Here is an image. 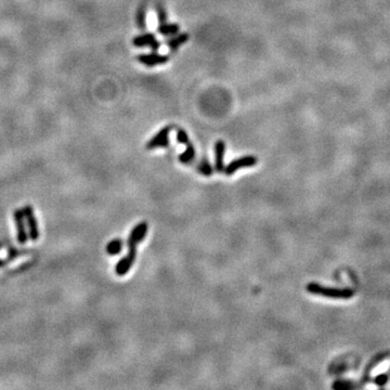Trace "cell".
I'll return each instance as SVG.
<instances>
[{
    "mask_svg": "<svg viewBox=\"0 0 390 390\" xmlns=\"http://www.w3.org/2000/svg\"><path fill=\"white\" fill-rule=\"evenodd\" d=\"M1 247H2V244H0V248H1Z\"/></svg>",
    "mask_w": 390,
    "mask_h": 390,
    "instance_id": "21",
    "label": "cell"
},
{
    "mask_svg": "<svg viewBox=\"0 0 390 390\" xmlns=\"http://www.w3.org/2000/svg\"><path fill=\"white\" fill-rule=\"evenodd\" d=\"M186 149L184 153H181L179 155V161L182 164H189L192 161L194 160L195 157V149L194 145L192 144V142L186 143Z\"/></svg>",
    "mask_w": 390,
    "mask_h": 390,
    "instance_id": "13",
    "label": "cell"
},
{
    "mask_svg": "<svg viewBox=\"0 0 390 390\" xmlns=\"http://www.w3.org/2000/svg\"><path fill=\"white\" fill-rule=\"evenodd\" d=\"M147 232V224L146 222H140L130 232L129 238H128V247H137V245L141 243L143 239L145 238Z\"/></svg>",
    "mask_w": 390,
    "mask_h": 390,
    "instance_id": "7",
    "label": "cell"
},
{
    "mask_svg": "<svg viewBox=\"0 0 390 390\" xmlns=\"http://www.w3.org/2000/svg\"><path fill=\"white\" fill-rule=\"evenodd\" d=\"M197 169H199V171L201 172V174L204 175V176H211V175H213V167H211V165L209 164V162L206 161V160H203L200 163L199 167H197Z\"/></svg>",
    "mask_w": 390,
    "mask_h": 390,
    "instance_id": "16",
    "label": "cell"
},
{
    "mask_svg": "<svg viewBox=\"0 0 390 390\" xmlns=\"http://www.w3.org/2000/svg\"><path fill=\"white\" fill-rule=\"evenodd\" d=\"M136 21H137L138 28L141 29V31H144L146 27V11H145L144 7H140L139 9H138Z\"/></svg>",
    "mask_w": 390,
    "mask_h": 390,
    "instance_id": "15",
    "label": "cell"
},
{
    "mask_svg": "<svg viewBox=\"0 0 390 390\" xmlns=\"http://www.w3.org/2000/svg\"><path fill=\"white\" fill-rule=\"evenodd\" d=\"M179 31H180V27L177 23H168V22L160 24L159 28H157V32L164 36L176 35L177 33H179Z\"/></svg>",
    "mask_w": 390,
    "mask_h": 390,
    "instance_id": "12",
    "label": "cell"
},
{
    "mask_svg": "<svg viewBox=\"0 0 390 390\" xmlns=\"http://www.w3.org/2000/svg\"><path fill=\"white\" fill-rule=\"evenodd\" d=\"M24 218H25V216H24L23 210L17 209L14 211V221H16L18 231V241L21 244H25L28 240L25 225H24Z\"/></svg>",
    "mask_w": 390,
    "mask_h": 390,
    "instance_id": "9",
    "label": "cell"
},
{
    "mask_svg": "<svg viewBox=\"0 0 390 390\" xmlns=\"http://www.w3.org/2000/svg\"><path fill=\"white\" fill-rule=\"evenodd\" d=\"M24 216H25L27 225H28V230H29V238L33 241H37L39 238V230H38V224L36 220V217L34 215L33 208L31 206H25L24 207Z\"/></svg>",
    "mask_w": 390,
    "mask_h": 390,
    "instance_id": "8",
    "label": "cell"
},
{
    "mask_svg": "<svg viewBox=\"0 0 390 390\" xmlns=\"http://www.w3.org/2000/svg\"><path fill=\"white\" fill-rule=\"evenodd\" d=\"M387 381H388L387 375L382 374V375H378V376L375 378V384L378 385V386H384V385L387 383Z\"/></svg>",
    "mask_w": 390,
    "mask_h": 390,
    "instance_id": "19",
    "label": "cell"
},
{
    "mask_svg": "<svg viewBox=\"0 0 390 390\" xmlns=\"http://www.w3.org/2000/svg\"><path fill=\"white\" fill-rule=\"evenodd\" d=\"M137 60L142 65L147 67H153L157 65H162V64H166L169 61L168 56H162L159 53H151V54H139L137 57Z\"/></svg>",
    "mask_w": 390,
    "mask_h": 390,
    "instance_id": "6",
    "label": "cell"
},
{
    "mask_svg": "<svg viewBox=\"0 0 390 390\" xmlns=\"http://www.w3.org/2000/svg\"><path fill=\"white\" fill-rule=\"evenodd\" d=\"M351 387V385L347 384L346 382H335L333 385L334 389H347Z\"/></svg>",
    "mask_w": 390,
    "mask_h": 390,
    "instance_id": "20",
    "label": "cell"
},
{
    "mask_svg": "<svg viewBox=\"0 0 390 390\" xmlns=\"http://www.w3.org/2000/svg\"><path fill=\"white\" fill-rule=\"evenodd\" d=\"M133 46L137 48L149 47L153 52H156L161 48V41H157L153 33H145L132 39Z\"/></svg>",
    "mask_w": 390,
    "mask_h": 390,
    "instance_id": "4",
    "label": "cell"
},
{
    "mask_svg": "<svg viewBox=\"0 0 390 390\" xmlns=\"http://www.w3.org/2000/svg\"><path fill=\"white\" fill-rule=\"evenodd\" d=\"M156 12H157V18H159V23L160 24L166 23L167 22V13L165 11V9L163 8L161 4H157Z\"/></svg>",
    "mask_w": 390,
    "mask_h": 390,
    "instance_id": "18",
    "label": "cell"
},
{
    "mask_svg": "<svg viewBox=\"0 0 390 390\" xmlns=\"http://www.w3.org/2000/svg\"><path fill=\"white\" fill-rule=\"evenodd\" d=\"M177 141L181 143V144H186L190 142L189 136L185 129H178L177 131Z\"/></svg>",
    "mask_w": 390,
    "mask_h": 390,
    "instance_id": "17",
    "label": "cell"
},
{
    "mask_svg": "<svg viewBox=\"0 0 390 390\" xmlns=\"http://www.w3.org/2000/svg\"><path fill=\"white\" fill-rule=\"evenodd\" d=\"M257 162H258L257 157H255L253 155L240 157V159L232 161L229 165H226V167H225L224 171L226 172V176H231V175H233L234 172L238 171L239 169L254 167L256 164H257Z\"/></svg>",
    "mask_w": 390,
    "mask_h": 390,
    "instance_id": "2",
    "label": "cell"
},
{
    "mask_svg": "<svg viewBox=\"0 0 390 390\" xmlns=\"http://www.w3.org/2000/svg\"><path fill=\"white\" fill-rule=\"evenodd\" d=\"M190 39V35L187 33L176 34V36H172L166 41V46L168 47L171 51H176L178 48L185 44Z\"/></svg>",
    "mask_w": 390,
    "mask_h": 390,
    "instance_id": "11",
    "label": "cell"
},
{
    "mask_svg": "<svg viewBox=\"0 0 390 390\" xmlns=\"http://www.w3.org/2000/svg\"><path fill=\"white\" fill-rule=\"evenodd\" d=\"M171 130L170 126H166L161 129L152 139L146 143L147 150H155L160 147H167L169 144V132Z\"/></svg>",
    "mask_w": 390,
    "mask_h": 390,
    "instance_id": "3",
    "label": "cell"
},
{
    "mask_svg": "<svg viewBox=\"0 0 390 390\" xmlns=\"http://www.w3.org/2000/svg\"><path fill=\"white\" fill-rule=\"evenodd\" d=\"M307 290L311 294L320 295L323 297L333 299H349L353 296L351 289H339V288H328L317 283H309L307 285Z\"/></svg>",
    "mask_w": 390,
    "mask_h": 390,
    "instance_id": "1",
    "label": "cell"
},
{
    "mask_svg": "<svg viewBox=\"0 0 390 390\" xmlns=\"http://www.w3.org/2000/svg\"><path fill=\"white\" fill-rule=\"evenodd\" d=\"M123 241L120 239H115V240H112L111 242H108V244L106 245V251L108 255L111 256H115L118 255L122 251L123 249Z\"/></svg>",
    "mask_w": 390,
    "mask_h": 390,
    "instance_id": "14",
    "label": "cell"
},
{
    "mask_svg": "<svg viewBox=\"0 0 390 390\" xmlns=\"http://www.w3.org/2000/svg\"><path fill=\"white\" fill-rule=\"evenodd\" d=\"M215 169L218 172L225 170V153H226V143L222 140L216 141L215 143Z\"/></svg>",
    "mask_w": 390,
    "mask_h": 390,
    "instance_id": "10",
    "label": "cell"
},
{
    "mask_svg": "<svg viewBox=\"0 0 390 390\" xmlns=\"http://www.w3.org/2000/svg\"><path fill=\"white\" fill-rule=\"evenodd\" d=\"M128 248H129V250H128V254L122 260L118 261L116 267H115V272L117 275H120V276H123L126 273H128V271L131 269L132 265L135 264L137 249H136V247H128Z\"/></svg>",
    "mask_w": 390,
    "mask_h": 390,
    "instance_id": "5",
    "label": "cell"
}]
</instances>
